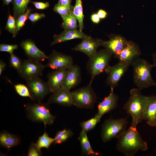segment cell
I'll return each instance as SVG.
<instances>
[{
  "label": "cell",
  "mask_w": 156,
  "mask_h": 156,
  "mask_svg": "<svg viewBox=\"0 0 156 156\" xmlns=\"http://www.w3.org/2000/svg\"><path fill=\"white\" fill-rule=\"evenodd\" d=\"M117 150L126 156H133L138 151L148 148L147 143L142 139L136 128L130 126L118 139Z\"/></svg>",
  "instance_id": "cell-1"
},
{
  "label": "cell",
  "mask_w": 156,
  "mask_h": 156,
  "mask_svg": "<svg viewBox=\"0 0 156 156\" xmlns=\"http://www.w3.org/2000/svg\"><path fill=\"white\" fill-rule=\"evenodd\" d=\"M138 88H133L130 91V95L123 108L131 115L132 121L131 126L136 128L138 123L143 120L148 96L143 95Z\"/></svg>",
  "instance_id": "cell-2"
},
{
  "label": "cell",
  "mask_w": 156,
  "mask_h": 156,
  "mask_svg": "<svg viewBox=\"0 0 156 156\" xmlns=\"http://www.w3.org/2000/svg\"><path fill=\"white\" fill-rule=\"evenodd\" d=\"M133 69V80L137 88L140 90L156 85L151 74L152 64L147 60L139 58L132 64Z\"/></svg>",
  "instance_id": "cell-3"
},
{
  "label": "cell",
  "mask_w": 156,
  "mask_h": 156,
  "mask_svg": "<svg viewBox=\"0 0 156 156\" xmlns=\"http://www.w3.org/2000/svg\"><path fill=\"white\" fill-rule=\"evenodd\" d=\"M113 54L108 49L105 48L97 51L92 56L89 58L86 64V68L91 75L89 83L92 82L96 76L105 72L110 66L109 62Z\"/></svg>",
  "instance_id": "cell-4"
},
{
  "label": "cell",
  "mask_w": 156,
  "mask_h": 156,
  "mask_svg": "<svg viewBox=\"0 0 156 156\" xmlns=\"http://www.w3.org/2000/svg\"><path fill=\"white\" fill-rule=\"evenodd\" d=\"M49 105L41 101L27 105L26 109L27 117L33 122L43 123L45 127L53 124L55 117L51 113Z\"/></svg>",
  "instance_id": "cell-5"
},
{
  "label": "cell",
  "mask_w": 156,
  "mask_h": 156,
  "mask_svg": "<svg viewBox=\"0 0 156 156\" xmlns=\"http://www.w3.org/2000/svg\"><path fill=\"white\" fill-rule=\"evenodd\" d=\"M127 124L125 118L106 120L102 125L101 131L102 141L105 143L114 138H119L126 130Z\"/></svg>",
  "instance_id": "cell-6"
},
{
  "label": "cell",
  "mask_w": 156,
  "mask_h": 156,
  "mask_svg": "<svg viewBox=\"0 0 156 156\" xmlns=\"http://www.w3.org/2000/svg\"><path fill=\"white\" fill-rule=\"evenodd\" d=\"M91 84L81 87L72 92L73 104L80 109H92L97 96Z\"/></svg>",
  "instance_id": "cell-7"
},
{
  "label": "cell",
  "mask_w": 156,
  "mask_h": 156,
  "mask_svg": "<svg viewBox=\"0 0 156 156\" xmlns=\"http://www.w3.org/2000/svg\"><path fill=\"white\" fill-rule=\"evenodd\" d=\"M46 66L40 61L28 58L23 62L19 76L26 81L42 76V72Z\"/></svg>",
  "instance_id": "cell-8"
},
{
  "label": "cell",
  "mask_w": 156,
  "mask_h": 156,
  "mask_svg": "<svg viewBox=\"0 0 156 156\" xmlns=\"http://www.w3.org/2000/svg\"><path fill=\"white\" fill-rule=\"evenodd\" d=\"M26 85L34 101H41L51 92L47 82L40 77L26 81Z\"/></svg>",
  "instance_id": "cell-9"
},
{
  "label": "cell",
  "mask_w": 156,
  "mask_h": 156,
  "mask_svg": "<svg viewBox=\"0 0 156 156\" xmlns=\"http://www.w3.org/2000/svg\"><path fill=\"white\" fill-rule=\"evenodd\" d=\"M46 66L54 70L67 69L73 64L72 57L53 50L48 56Z\"/></svg>",
  "instance_id": "cell-10"
},
{
  "label": "cell",
  "mask_w": 156,
  "mask_h": 156,
  "mask_svg": "<svg viewBox=\"0 0 156 156\" xmlns=\"http://www.w3.org/2000/svg\"><path fill=\"white\" fill-rule=\"evenodd\" d=\"M130 65L119 62L113 66H109L105 72L107 75L106 82L110 89H114L118 86L122 76L126 72Z\"/></svg>",
  "instance_id": "cell-11"
},
{
  "label": "cell",
  "mask_w": 156,
  "mask_h": 156,
  "mask_svg": "<svg viewBox=\"0 0 156 156\" xmlns=\"http://www.w3.org/2000/svg\"><path fill=\"white\" fill-rule=\"evenodd\" d=\"M106 41L98 39L100 46H102L109 50L115 58L127 46L129 41L122 36L112 34Z\"/></svg>",
  "instance_id": "cell-12"
},
{
  "label": "cell",
  "mask_w": 156,
  "mask_h": 156,
  "mask_svg": "<svg viewBox=\"0 0 156 156\" xmlns=\"http://www.w3.org/2000/svg\"><path fill=\"white\" fill-rule=\"evenodd\" d=\"M141 54L138 45L132 41H129L126 47L115 58L119 62L131 65Z\"/></svg>",
  "instance_id": "cell-13"
},
{
  "label": "cell",
  "mask_w": 156,
  "mask_h": 156,
  "mask_svg": "<svg viewBox=\"0 0 156 156\" xmlns=\"http://www.w3.org/2000/svg\"><path fill=\"white\" fill-rule=\"evenodd\" d=\"M20 46L28 58L39 61H44L48 58V56L40 50L34 42L31 39L23 41L20 44Z\"/></svg>",
  "instance_id": "cell-14"
},
{
  "label": "cell",
  "mask_w": 156,
  "mask_h": 156,
  "mask_svg": "<svg viewBox=\"0 0 156 156\" xmlns=\"http://www.w3.org/2000/svg\"><path fill=\"white\" fill-rule=\"evenodd\" d=\"M47 103L57 104L64 106L73 105L72 92L60 87L52 92Z\"/></svg>",
  "instance_id": "cell-15"
},
{
  "label": "cell",
  "mask_w": 156,
  "mask_h": 156,
  "mask_svg": "<svg viewBox=\"0 0 156 156\" xmlns=\"http://www.w3.org/2000/svg\"><path fill=\"white\" fill-rule=\"evenodd\" d=\"M80 68L73 64L67 69L64 79L61 87L70 90L78 85L81 81Z\"/></svg>",
  "instance_id": "cell-16"
},
{
  "label": "cell",
  "mask_w": 156,
  "mask_h": 156,
  "mask_svg": "<svg viewBox=\"0 0 156 156\" xmlns=\"http://www.w3.org/2000/svg\"><path fill=\"white\" fill-rule=\"evenodd\" d=\"M99 46L98 39H95L91 36H88L82 39L80 43L72 50L83 53L90 58L97 52Z\"/></svg>",
  "instance_id": "cell-17"
},
{
  "label": "cell",
  "mask_w": 156,
  "mask_h": 156,
  "mask_svg": "<svg viewBox=\"0 0 156 156\" xmlns=\"http://www.w3.org/2000/svg\"><path fill=\"white\" fill-rule=\"evenodd\" d=\"M118 99V96L114 92V89H110L109 95L98 105V112L95 116L101 118L105 114L117 107Z\"/></svg>",
  "instance_id": "cell-18"
},
{
  "label": "cell",
  "mask_w": 156,
  "mask_h": 156,
  "mask_svg": "<svg viewBox=\"0 0 156 156\" xmlns=\"http://www.w3.org/2000/svg\"><path fill=\"white\" fill-rule=\"evenodd\" d=\"M67 70L66 69L54 70L47 75V83L51 93L61 87Z\"/></svg>",
  "instance_id": "cell-19"
},
{
  "label": "cell",
  "mask_w": 156,
  "mask_h": 156,
  "mask_svg": "<svg viewBox=\"0 0 156 156\" xmlns=\"http://www.w3.org/2000/svg\"><path fill=\"white\" fill-rule=\"evenodd\" d=\"M143 120L151 126H156V96H148Z\"/></svg>",
  "instance_id": "cell-20"
},
{
  "label": "cell",
  "mask_w": 156,
  "mask_h": 156,
  "mask_svg": "<svg viewBox=\"0 0 156 156\" xmlns=\"http://www.w3.org/2000/svg\"><path fill=\"white\" fill-rule=\"evenodd\" d=\"M88 36L79 29H65L60 34L54 36V40L51 43V45L52 46L56 44L73 39L79 38L83 39Z\"/></svg>",
  "instance_id": "cell-21"
},
{
  "label": "cell",
  "mask_w": 156,
  "mask_h": 156,
  "mask_svg": "<svg viewBox=\"0 0 156 156\" xmlns=\"http://www.w3.org/2000/svg\"><path fill=\"white\" fill-rule=\"evenodd\" d=\"M20 140L17 136L8 132L3 131L0 134V143L3 147L8 149L17 146Z\"/></svg>",
  "instance_id": "cell-22"
},
{
  "label": "cell",
  "mask_w": 156,
  "mask_h": 156,
  "mask_svg": "<svg viewBox=\"0 0 156 156\" xmlns=\"http://www.w3.org/2000/svg\"><path fill=\"white\" fill-rule=\"evenodd\" d=\"M81 150L83 155L87 156H97L99 155L98 152H95L92 149L88 140L87 132L82 130L80 133L78 138Z\"/></svg>",
  "instance_id": "cell-23"
},
{
  "label": "cell",
  "mask_w": 156,
  "mask_h": 156,
  "mask_svg": "<svg viewBox=\"0 0 156 156\" xmlns=\"http://www.w3.org/2000/svg\"><path fill=\"white\" fill-rule=\"evenodd\" d=\"M31 0H13L12 3L13 5L14 16L16 20L26 11L28 4Z\"/></svg>",
  "instance_id": "cell-24"
},
{
  "label": "cell",
  "mask_w": 156,
  "mask_h": 156,
  "mask_svg": "<svg viewBox=\"0 0 156 156\" xmlns=\"http://www.w3.org/2000/svg\"><path fill=\"white\" fill-rule=\"evenodd\" d=\"M63 22L61 27L66 30H75L78 27L77 19L73 12V11L62 17Z\"/></svg>",
  "instance_id": "cell-25"
},
{
  "label": "cell",
  "mask_w": 156,
  "mask_h": 156,
  "mask_svg": "<svg viewBox=\"0 0 156 156\" xmlns=\"http://www.w3.org/2000/svg\"><path fill=\"white\" fill-rule=\"evenodd\" d=\"M73 12L77 19L79 29L82 31L83 27L84 15L81 0H76L75 4L73 7Z\"/></svg>",
  "instance_id": "cell-26"
},
{
  "label": "cell",
  "mask_w": 156,
  "mask_h": 156,
  "mask_svg": "<svg viewBox=\"0 0 156 156\" xmlns=\"http://www.w3.org/2000/svg\"><path fill=\"white\" fill-rule=\"evenodd\" d=\"M34 10L31 8H27L25 12L20 16L16 20V27L14 34L12 35L15 38L19 31L25 25L26 21L28 18V16L30 12Z\"/></svg>",
  "instance_id": "cell-27"
},
{
  "label": "cell",
  "mask_w": 156,
  "mask_h": 156,
  "mask_svg": "<svg viewBox=\"0 0 156 156\" xmlns=\"http://www.w3.org/2000/svg\"><path fill=\"white\" fill-rule=\"evenodd\" d=\"M54 142V138L50 137L45 132L42 135L39 137L35 144L37 147L40 149L42 148L48 149Z\"/></svg>",
  "instance_id": "cell-28"
},
{
  "label": "cell",
  "mask_w": 156,
  "mask_h": 156,
  "mask_svg": "<svg viewBox=\"0 0 156 156\" xmlns=\"http://www.w3.org/2000/svg\"><path fill=\"white\" fill-rule=\"evenodd\" d=\"M73 133L71 130L64 129L57 132L55 137V144H60L65 142L67 139L72 137Z\"/></svg>",
  "instance_id": "cell-29"
},
{
  "label": "cell",
  "mask_w": 156,
  "mask_h": 156,
  "mask_svg": "<svg viewBox=\"0 0 156 156\" xmlns=\"http://www.w3.org/2000/svg\"><path fill=\"white\" fill-rule=\"evenodd\" d=\"M101 118L95 116L94 117L85 121L81 122L80 125L82 130L87 132L93 129L100 121Z\"/></svg>",
  "instance_id": "cell-30"
},
{
  "label": "cell",
  "mask_w": 156,
  "mask_h": 156,
  "mask_svg": "<svg viewBox=\"0 0 156 156\" xmlns=\"http://www.w3.org/2000/svg\"><path fill=\"white\" fill-rule=\"evenodd\" d=\"M8 80L10 82L12 83L9 80ZM12 84L14 85L16 92L20 96L24 97H29L32 100L34 101L29 90L26 85L21 83L16 85Z\"/></svg>",
  "instance_id": "cell-31"
},
{
  "label": "cell",
  "mask_w": 156,
  "mask_h": 156,
  "mask_svg": "<svg viewBox=\"0 0 156 156\" xmlns=\"http://www.w3.org/2000/svg\"><path fill=\"white\" fill-rule=\"evenodd\" d=\"M23 62L20 58L13 53L10 54L9 61L10 66L15 69L18 73L21 70Z\"/></svg>",
  "instance_id": "cell-32"
},
{
  "label": "cell",
  "mask_w": 156,
  "mask_h": 156,
  "mask_svg": "<svg viewBox=\"0 0 156 156\" xmlns=\"http://www.w3.org/2000/svg\"><path fill=\"white\" fill-rule=\"evenodd\" d=\"M74 7L69 8L63 5L59 2L56 4L53 9L55 12L59 14L62 17L73 11Z\"/></svg>",
  "instance_id": "cell-33"
},
{
  "label": "cell",
  "mask_w": 156,
  "mask_h": 156,
  "mask_svg": "<svg viewBox=\"0 0 156 156\" xmlns=\"http://www.w3.org/2000/svg\"><path fill=\"white\" fill-rule=\"evenodd\" d=\"M16 27V20L14 16L9 14L5 27V29L13 35L14 34Z\"/></svg>",
  "instance_id": "cell-34"
},
{
  "label": "cell",
  "mask_w": 156,
  "mask_h": 156,
  "mask_svg": "<svg viewBox=\"0 0 156 156\" xmlns=\"http://www.w3.org/2000/svg\"><path fill=\"white\" fill-rule=\"evenodd\" d=\"M42 154L41 149L37 147L35 143L32 142L29 148L27 156H40Z\"/></svg>",
  "instance_id": "cell-35"
},
{
  "label": "cell",
  "mask_w": 156,
  "mask_h": 156,
  "mask_svg": "<svg viewBox=\"0 0 156 156\" xmlns=\"http://www.w3.org/2000/svg\"><path fill=\"white\" fill-rule=\"evenodd\" d=\"M18 47V45L16 44H1L0 45V51L2 52H7L11 54L13 53L14 51L17 49Z\"/></svg>",
  "instance_id": "cell-36"
},
{
  "label": "cell",
  "mask_w": 156,
  "mask_h": 156,
  "mask_svg": "<svg viewBox=\"0 0 156 156\" xmlns=\"http://www.w3.org/2000/svg\"><path fill=\"white\" fill-rule=\"evenodd\" d=\"M45 15L43 13H38L37 12L29 14L28 18L33 23H34L40 19L44 18Z\"/></svg>",
  "instance_id": "cell-37"
},
{
  "label": "cell",
  "mask_w": 156,
  "mask_h": 156,
  "mask_svg": "<svg viewBox=\"0 0 156 156\" xmlns=\"http://www.w3.org/2000/svg\"><path fill=\"white\" fill-rule=\"evenodd\" d=\"M35 8L38 10H44L47 8L49 6V4L48 2H43L37 1H31Z\"/></svg>",
  "instance_id": "cell-38"
},
{
  "label": "cell",
  "mask_w": 156,
  "mask_h": 156,
  "mask_svg": "<svg viewBox=\"0 0 156 156\" xmlns=\"http://www.w3.org/2000/svg\"><path fill=\"white\" fill-rule=\"evenodd\" d=\"M91 18L92 21L94 23L97 24L100 21V18L97 14L94 13L91 16Z\"/></svg>",
  "instance_id": "cell-39"
},
{
  "label": "cell",
  "mask_w": 156,
  "mask_h": 156,
  "mask_svg": "<svg viewBox=\"0 0 156 156\" xmlns=\"http://www.w3.org/2000/svg\"><path fill=\"white\" fill-rule=\"evenodd\" d=\"M71 0H58V2L60 3L69 8L73 6L71 4Z\"/></svg>",
  "instance_id": "cell-40"
},
{
  "label": "cell",
  "mask_w": 156,
  "mask_h": 156,
  "mask_svg": "<svg viewBox=\"0 0 156 156\" xmlns=\"http://www.w3.org/2000/svg\"><path fill=\"white\" fill-rule=\"evenodd\" d=\"M97 14L101 19H103L106 18L107 15V12L102 9L99 10Z\"/></svg>",
  "instance_id": "cell-41"
},
{
  "label": "cell",
  "mask_w": 156,
  "mask_h": 156,
  "mask_svg": "<svg viewBox=\"0 0 156 156\" xmlns=\"http://www.w3.org/2000/svg\"><path fill=\"white\" fill-rule=\"evenodd\" d=\"M6 67V63L2 60H0V75L1 76L3 72L4 71Z\"/></svg>",
  "instance_id": "cell-42"
},
{
  "label": "cell",
  "mask_w": 156,
  "mask_h": 156,
  "mask_svg": "<svg viewBox=\"0 0 156 156\" xmlns=\"http://www.w3.org/2000/svg\"><path fill=\"white\" fill-rule=\"evenodd\" d=\"M153 63L152 65L153 67H156V52L153 53L152 55Z\"/></svg>",
  "instance_id": "cell-43"
},
{
  "label": "cell",
  "mask_w": 156,
  "mask_h": 156,
  "mask_svg": "<svg viewBox=\"0 0 156 156\" xmlns=\"http://www.w3.org/2000/svg\"><path fill=\"white\" fill-rule=\"evenodd\" d=\"M3 3L4 5H8L11 2H12L13 0H1Z\"/></svg>",
  "instance_id": "cell-44"
},
{
  "label": "cell",
  "mask_w": 156,
  "mask_h": 156,
  "mask_svg": "<svg viewBox=\"0 0 156 156\" xmlns=\"http://www.w3.org/2000/svg\"><path fill=\"white\" fill-rule=\"evenodd\" d=\"M156 150V148H155V150H154V152Z\"/></svg>",
  "instance_id": "cell-45"
}]
</instances>
